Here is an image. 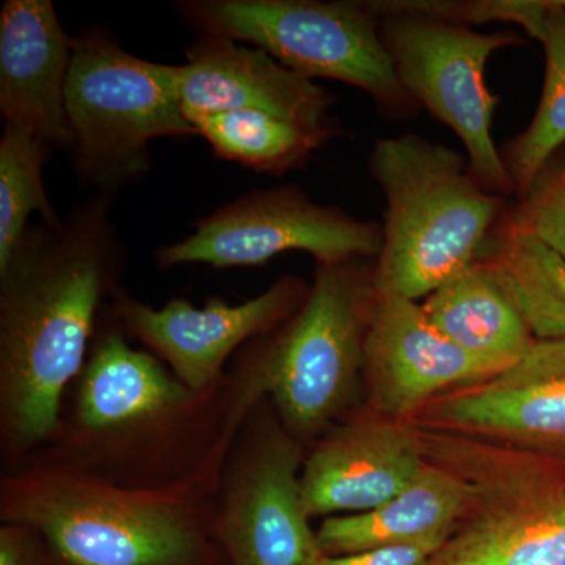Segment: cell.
<instances>
[{
	"instance_id": "cell-1",
	"label": "cell",
	"mask_w": 565,
	"mask_h": 565,
	"mask_svg": "<svg viewBox=\"0 0 565 565\" xmlns=\"http://www.w3.org/2000/svg\"><path fill=\"white\" fill-rule=\"evenodd\" d=\"M111 196L93 195L55 222L31 223L0 267V455L18 470L50 444L126 252Z\"/></svg>"
},
{
	"instance_id": "cell-2",
	"label": "cell",
	"mask_w": 565,
	"mask_h": 565,
	"mask_svg": "<svg viewBox=\"0 0 565 565\" xmlns=\"http://www.w3.org/2000/svg\"><path fill=\"white\" fill-rule=\"evenodd\" d=\"M245 384L247 366L237 353L221 385L193 392L158 356L132 348L103 310L57 430L28 463L79 471L117 486L172 484L210 456Z\"/></svg>"
},
{
	"instance_id": "cell-3",
	"label": "cell",
	"mask_w": 565,
	"mask_h": 565,
	"mask_svg": "<svg viewBox=\"0 0 565 565\" xmlns=\"http://www.w3.org/2000/svg\"><path fill=\"white\" fill-rule=\"evenodd\" d=\"M258 404V393L244 392L210 456L169 486H117L43 463L3 471L0 522L36 531L55 565H225L211 533L214 498Z\"/></svg>"
},
{
	"instance_id": "cell-4",
	"label": "cell",
	"mask_w": 565,
	"mask_h": 565,
	"mask_svg": "<svg viewBox=\"0 0 565 565\" xmlns=\"http://www.w3.org/2000/svg\"><path fill=\"white\" fill-rule=\"evenodd\" d=\"M370 172L386 202L384 245L374 262L381 296L426 299L473 264L508 212L462 154L416 134L374 143Z\"/></svg>"
},
{
	"instance_id": "cell-5",
	"label": "cell",
	"mask_w": 565,
	"mask_h": 565,
	"mask_svg": "<svg viewBox=\"0 0 565 565\" xmlns=\"http://www.w3.org/2000/svg\"><path fill=\"white\" fill-rule=\"evenodd\" d=\"M375 294L370 258L318 264L299 311L253 341L267 399L303 445L319 440L355 401Z\"/></svg>"
},
{
	"instance_id": "cell-6",
	"label": "cell",
	"mask_w": 565,
	"mask_h": 565,
	"mask_svg": "<svg viewBox=\"0 0 565 565\" xmlns=\"http://www.w3.org/2000/svg\"><path fill=\"white\" fill-rule=\"evenodd\" d=\"M424 456L468 489V509L429 565H565V470L557 460L445 430Z\"/></svg>"
},
{
	"instance_id": "cell-7",
	"label": "cell",
	"mask_w": 565,
	"mask_h": 565,
	"mask_svg": "<svg viewBox=\"0 0 565 565\" xmlns=\"http://www.w3.org/2000/svg\"><path fill=\"white\" fill-rule=\"evenodd\" d=\"M65 98L71 166L95 195L114 199L125 185L143 180L152 140L196 136L169 65L129 54L106 29L73 36Z\"/></svg>"
},
{
	"instance_id": "cell-8",
	"label": "cell",
	"mask_w": 565,
	"mask_h": 565,
	"mask_svg": "<svg viewBox=\"0 0 565 565\" xmlns=\"http://www.w3.org/2000/svg\"><path fill=\"white\" fill-rule=\"evenodd\" d=\"M199 36L252 44L308 79L323 77L370 95L390 115L418 107L397 79L367 2L184 0L174 3Z\"/></svg>"
},
{
	"instance_id": "cell-9",
	"label": "cell",
	"mask_w": 565,
	"mask_h": 565,
	"mask_svg": "<svg viewBox=\"0 0 565 565\" xmlns=\"http://www.w3.org/2000/svg\"><path fill=\"white\" fill-rule=\"evenodd\" d=\"M381 18V36L397 79L418 107L462 140L468 166L494 195H515L503 156L492 136L500 99L487 87L494 52L522 46L519 33H479L456 22L396 9L390 0H367Z\"/></svg>"
},
{
	"instance_id": "cell-10",
	"label": "cell",
	"mask_w": 565,
	"mask_h": 565,
	"mask_svg": "<svg viewBox=\"0 0 565 565\" xmlns=\"http://www.w3.org/2000/svg\"><path fill=\"white\" fill-rule=\"evenodd\" d=\"M302 441L264 397L245 419L226 459L211 533L225 565H315L318 535L303 504Z\"/></svg>"
},
{
	"instance_id": "cell-11",
	"label": "cell",
	"mask_w": 565,
	"mask_h": 565,
	"mask_svg": "<svg viewBox=\"0 0 565 565\" xmlns=\"http://www.w3.org/2000/svg\"><path fill=\"white\" fill-rule=\"evenodd\" d=\"M384 226L337 206L315 203L297 185H277L237 196L193 222L180 243L154 253L159 269L206 264L215 269L255 267L285 252H305L318 264L377 259Z\"/></svg>"
},
{
	"instance_id": "cell-12",
	"label": "cell",
	"mask_w": 565,
	"mask_h": 565,
	"mask_svg": "<svg viewBox=\"0 0 565 565\" xmlns=\"http://www.w3.org/2000/svg\"><path fill=\"white\" fill-rule=\"evenodd\" d=\"M310 288L300 278L285 275L243 303L211 296L195 307L184 297H174L156 308L120 286L104 311L182 384L193 392H210L225 381L230 364L245 345L274 332L299 311Z\"/></svg>"
},
{
	"instance_id": "cell-13",
	"label": "cell",
	"mask_w": 565,
	"mask_h": 565,
	"mask_svg": "<svg viewBox=\"0 0 565 565\" xmlns=\"http://www.w3.org/2000/svg\"><path fill=\"white\" fill-rule=\"evenodd\" d=\"M426 427L565 460V341L537 340L493 377L437 397Z\"/></svg>"
},
{
	"instance_id": "cell-14",
	"label": "cell",
	"mask_w": 565,
	"mask_h": 565,
	"mask_svg": "<svg viewBox=\"0 0 565 565\" xmlns=\"http://www.w3.org/2000/svg\"><path fill=\"white\" fill-rule=\"evenodd\" d=\"M508 366L452 343L430 323L422 303L375 294L363 371L374 414L401 422L437 397L484 382Z\"/></svg>"
},
{
	"instance_id": "cell-15",
	"label": "cell",
	"mask_w": 565,
	"mask_h": 565,
	"mask_svg": "<svg viewBox=\"0 0 565 565\" xmlns=\"http://www.w3.org/2000/svg\"><path fill=\"white\" fill-rule=\"evenodd\" d=\"M426 463L414 427L374 412L352 416L307 452L305 509L311 519L373 511L407 489Z\"/></svg>"
},
{
	"instance_id": "cell-16",
	"label": "cell",
	"mask_w": 565,
	"mask_h": 565,
	"mask_svg": "<svg viewBox=\"0 0 565 565\" xmlns=\"http://www.w3.org/2000/svg\"><path fill=\"white\" fill-rule=\"evenodd\" d=\"M188 61L169 65L181 109L193 126L230 110H262L303 125H333L332 93L259 47L199 36Z\"/></svg>"
},
{
	"instance_id": "cell-17",
	"label": "cell",
	"mask_w": 565,
	"mask_h": 565,
	"mask_svg": "<svg viewBox=\"0 0 565 565\" xmlns=\"http://www.w3.org/2000/svg\"><path fill=\"white\" fill-rule=\"evenodd\" d=\"M73 36L51 0H7L0 10V118L52 148H71L66 84Z\"/></svg>"
},
{
	"instance_id": "cell-18",
	"label": "cell",
	"mask_w": 565,
	"mask_h": 565,
	"mask_svg": "<svg viewBox=\"0 0 565 565\" xmlns=\"http://www.w3.org/2000/svg\"><path fill=\"white\" fill-rule=\"evenodd\" d=\"M468 489L427 460L407 489L373 511L334 515L316 530L323 556H348L393 546L445 545L468 509Z\"/></svg>"
},
{
	"instance_id": "cell-19",
	"label": "cell",
	"mask_w": 565,
	"mask_h": 565,
	"mask_svg": "<svg viewBox=\"0 0 565 565\" xmlns=\"http://www.w3.org/2000/svg\"><path fill=\"white\" fill-rule=\"evenodd\" d=\"M422 307L435 329L484 359L512 364L537 341L481 259L435 289Z\"/></svg>"
},
{
	"instance_id": "cell-20",
	"label": "cell",
	"mask_w": 565,
	"mask_h": 565,
	"mask_svg": "<svg viewBox=\"0 0 565 565\" xmlns=\"http://www.w3.org/2000/svg\"><path fill=\"white\" fill-rule=\"evenodd\" d=\"M482 263L519 308L535 340L565 341V258L503 221L490 234Z\"/></svg>"
},
{
	"instance_id": "cell-21",
	"label": "cell",
	"mask_w": 565,
	"mask_h": 565,
	"mask_svg": "<svg viewBox=\"0 0 565 565\" xmlns=\"http://www.w3.org/2000/svg\"><path fill=\"white\" fill-rule=\"evenodd\" d=\"M195 129L217 158L270 177L300 169L338 132L337 122L303 125L250 109L211 115Z\"/></svg>"
},
{
	"instance_id": "cell-22",
	"label": "cell",
	"mask_w": 565,
	"mask_h": 565,
	"mask_svg": "<svg viewBox=\"0 0 565 565\" xmlns=\"http://www.w3.org/2000/svg\"><path fill=\"white\" fill-rule=\"evenodd\" d=\"M539 41L545 51L541 103L525 131L508 141L501 151L516 199L525 195L565 145V2L555 0Z\"/></svg>"
},
{
	"instance_id": "cell-23",
	"label": "cell",
	"mask_w": 565,
	"mask_h": 565,
	"mask_svg": "<svg viewBox=\"0 0 565 565\" xmlns=\"http://www.w3.org/2000/svg\"><path fill=\"white\" fill-rule=\"evenodd\" d=\"M52 147L35 134L3 126L0 139V267L20 244L33 214L41 222L62 217L44 185V163Z\"/></svg>"
},
{
	"instance_id": "cell-24",
	"label": "cell",
	"mask_w": 565,
	"mask_h": 565,
	"mask_svg": "<svg viewBox=\"0 0 565 565\" xmlns=\"http://www.w3.org/2000/svg\"><path fill=\"white\" fill-rule=\"evenodd\" d=\"M396 9L440 18L465 28L509 22L541 40L555 0H390Z\"/></svg>"
},
{
	"instance_id": "cell-25",
	"label": "cell",
	"mask_w": 565,
	"mask_h": 565,
	"mask_svg": "<svg viewBox=\"0 0 565 565\" xmlns=\"http://www.w3.org/2000/svg\"><path fill=\"white\" fill-rule=\"evenodd\" d=\"M504 222L530 234L565 258V158L552 159Z\"/></svg>"
},
{
	"instance_id": "cell-26",
	"label": "cell",
	"mask_w": 565,
	"mask_h": 565,
	"mask_svg": "<svg viewBox=\"0 0 565 565\" xmlns=\"http://www.w3.org/2000/svg\"><path fill=\"white\" fill-rule=\"evenodd\" d=\"M0 565H55L50 546L32 527L0 525Z\"/></svg>"
},
{
	"instance_id": "cell-27",
	"label": "cell",
	"mask_w": 565,
	"mask_h": 565,
	"mask_svg": "<svg viewBox=\"0 0 565 565\" xmlns=\"http://www.w3.org/2000/svg\"><path fill=\"white\" fill-rule=\"evenodd\" d=\"M441 545L393 546L348 556H322L315 565H429Z\"/></svg>"
}]
</instances>
